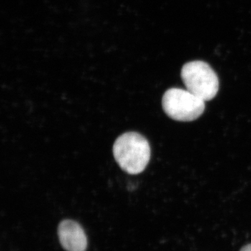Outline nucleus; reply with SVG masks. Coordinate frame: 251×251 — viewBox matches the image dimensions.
I'll use <instances>...</instances> for the list:
<instances>
[{
  "mask_svg": "<svg viewBox=\"0 0 251 251\" xmlns=\"http://www.w3.org/2000/svg\"><path fill=\"white\" fill-rule=\"evenodd\" d=\"M113 154L120 168L126 173L137 175L150 162L151 149L148 140L135 132L120 135L113 145Z\"/></svg>",
  "mask_w": 251,
  "mask_h": 251,
  "instance_id": "obj_1",
  "label": "nucleus"
},
{
  "mask_svg": "<svg viewBox=\"0 0 251 251\" xmlns=\"http://www.w3.org/2000/svg\"><path fill=\"white\" fill-rule=\"evenodd\" d=\"M181 76L186 90L204 101L214 99L219 92V77L207 63H186L181 69Z\"/></svg>",
  "mask_w": 251,
  "mask_h": 251,
  "instance_id": "obj_2",
  "label": "nucleus"
},
{
  "mask_svg": "<svg viewBox=\"0 0 251 251\" xmlns=\"http://www.w3.org/2000/svg\"><path fill=\"white\" fill-rule=\"evenodd\" d=\"M204 102L189 91L180 88L169 89L162 99V105L166 115L180 122L197 120L204 111Z\"/></svg>",
  "mask_w": 251,
  "mask_h": 251,
  "instance_id": "obj_3",
  "label": "nucleus"
},
{
  "mask_svg": "<svg viewBox=\"0 0 251 251\" xmlns=\"http://www.w3.org/2000/svg\"><path fill=\"white\" fill-rule=\"evenodd\" d=\"M59 242L66 251H86L88 245L85 231L76 221L65 219L57 229Z\"/></svg>",
  "mask_w": 251,
  "mask_h": 251,
  "instance_id": "obj_4",
  "label": "nucleus"
},
{
  "mask_svg": "<svg viewBox=\"0 0 251 251\" xmlns=\"http://www.w3.org/2000/svg\"><path fill=\"white\" fill-rule=\"evenodd\" d=\"M240 251H251V244H249V245L243 247Z\"/></svg>",
  "mask_w": 251,
  "mask_h": 251,
  "instance_id": "obj_5",
  "label": "nucleus"
}]
</instances>
